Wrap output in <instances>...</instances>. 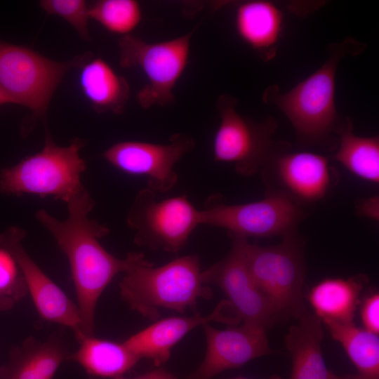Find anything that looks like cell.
I'll return each mask as SVG.
<instances>
[{
  "instance_id": "cell-27",
  "label": "cell",
  "mask_w": 379,
  "mask_h": 379,
  "mask_svg": "<svg viewBox=\"0 0 379 379\" xmlns=\"http://www.w3.org/2000/svg\"><path fill=\"white\" fill-rule=\"evenodd\" d=\"M41 8L48 15H58L65 20L77 32L81 38L91 41L88 31L90 19L86 1L84 0H42Z\"/></svg>"
},
{
  "instance_id": "cell-2",
  "label": "cell",
  "mask_w": 379,
  "mask_h": 379,
  "mask_svg": "<svg viewBox=\"0 0 379 379\" xmlns=\"http://www.w3.org/2000/svg\"><path fill=\"white\" fill-rule=\"evenodd\" d=\"M366 48L364 43L352 37L330 44L328 57L315 72L287 92L276 84L265 89L262 101L279 109L291 124L300 148L321 147L333 151L338 133L347 117L337 110L335 77L340 61L354 57Z\"/></svg>"
},
{
  "instance_id": "cell-13",
  "label": "cell",
  "mask_w": 379,
  "mask_h": 379,
  "mask_svg": "<svg viewBox=\"0 0 379 379\" xmlns=\"http://www.w3.org/2000/svg\"><path fill=\"white\" fill-rule=\"evenodd\" d=\"M192 138L183 133L172 135L164 144L122 141L102 154L110 165L123 173L145 177L147 188L156 194L170 191L178 182L175 164L194 147Z\"/></svg>"
},
{
  "instance_id": "cell-32",
  "label": "cell",
  "mask_w": 379,
  "mask_h": 379,
  "mask_svg": "<svg viewBox=\"0 0 379 379\" xmlns=\"http://www.w3.org/2000/svg\"><path fill=\"white\" fill-rule=\"evenodd\" d=\"M232 379H252V378L238 377V378H232ZM268 379H282V378L279 377V376H273V377H271L270 378H268Z\"/></svg>"
},
{
  "instance_id": "cell-15",
  "label": "cell",
  "mask_w": 379,
  "mask_h": 379,
  "mask_svg": "<svg viewBox=\"0 0 379 379\" xmlns=\"http://www.w3.org/2000/svg\"><path fill=\"white\" fill-rule=\"evenodd\" d=\"M206 340V354L189 379H211L217 374L239 368L248 361L274 352L270 347L266 330L243 324L218 329L203 325Z\"/></svg>"
},
{
  "instance_id": "cell-31",
  "label": "cell",
  "mask_w": 379,
  "mask_h": 379,
  "mask_svg": "<svg viewBox=\"0 0 379 379\" xmlns=\"http://www.w3.org/2000/svg\"><path fill=\"white\" fill-rule=\"evenodd\" d=\"M15 104L11 97L0 86V105Z\"/></svg>"
},
{
  "instance_id": "cell-6",
  "label": "cell",
  "mask_w": 379,
  "mask_h": 379,
  "mask_svg": "<svg viewBox=\"0 0 379 379\" xmlns=\"http://www.w3.org/2000/svg\"><path fill=\"white\" fill-rule=\"evenodd\" d=\"M331 158L278 143L260 173L265 194L284 198L307 211L333 194L339 179Z\"/></svg>"
},
{
  "instance_id": "cell-1",
  "label": "cell",
  "mask_w": 379,
  "mask_h": 379,
  "mask_svg": "<svg viewBox=\"0 0 379 379\" xmlns=\"http://www.w3.org/2000/svg\"><path fill=\"white\" fill-rule=\"evenodd\" d=\"M68 216L60 220L44 209L36 212V220L53 237L65 254L74 281L83 332L94 335L95 311L105 288L115 276L126 272L144 259L141 253H129L119 258L109 253L99 239L109 228L89 214L95 206L85 188L67 203Z\"/></svg>"
},
{
  "instance_id": "cell-16",
  "label": "cell",
  "mask_w": 379,
  "mask_h": 379,
  "mask_svg": "<svg viewBox=\"0 0 379 379\" xmlns=\"http://www.w3.org/2000/svg\"><path fill=\"white\" fill-rule=\"evenodd\" d=\"M211 321L230 325L241 322L231 304L227 300L218 303L213 311L205 316L172 317L156 321L127 338L126 346L139 359H147L156 366L166 363L172 348L196 327Z\"/></svg>"
},
{
  "instance_id": "cell-22",
  "label": "cell",
  "mask_w": 379,
  "mask_h": 379,
  "mask_svg": "<svg viewBox=\"0 0 379 379\" xmlns=\"http://www.w3.org/2000/svg\"><path fill=\"white\" fill-rule=\"evenodd\" d=\"M79 346L69 359L78 363L89 375L115 378L122 376L140 360L123 343L84 335Z\"/></svg>"
},
{
  "instance_id": "cell-8",
  "label": "cell",
  "mask_w": 379,
  "mask_h": 379,
  "mask_svg": "<svg viewBox=\"0 0 379 379\" xmlns=\"http://www.w3.org/2000/svg\"><path fill=\"white\" fill-rule=\"evenodd\" d=\"M195 30L158 42H147L132 34L119 39L120 65L138 67L147 79L136 95L141 107H165L175 102L174 88L187 66Z\"/></svg>"
},
{
  "instance_id": "cell-30",
  "label": "cell",
  "mask_w": 379,
  "mask_h": 379,
  "mask_svg": "<svg viewBox=\"0 0 379 379\" xmlns=\"http://www.w3.org/2000/svg\"><path fill=\"white\" fill-rule=\"evenodd\" d=\"M113 379H175L174 377L164 369H155L142 375L134 377L126 378L124 375Z\"/></svg>"
},
{
  "instance_id": "cell-20",
  "label": "cell",
  "mask_w": 379,
  "mask_h": 379,
  "mask_svg": "<svg viewBox=\"0 0 379 379\" xmlns=\"http://www.w3.org/2000/svg\"><path fill=\"white\" fill-rule=\"evenodd\" d=\"M366 281L363 274L348 279L326 278L311 288L307 298L314 314L324 323L354 321Z\"/></svg>"
},
{
  "instance_id": "cell-28",
  "label": "cell",
  "mask_w": 379,
  "mask_h": 379,
  "mask_svg": "<svg viewBox=\"0 0 379 379\" xmlns=\"http://www.w3.org/2000/svg\"><path fill=\"white\" fill-rule=\"evenodd\" d=\"M360 317L363 328L378 335L379 333V295L374 292L368 295L361 303Z\"/></svg>"
},
{
  "instance_id": "cell-14",
  "label": "cell",
  "mask_w": 379,
  "mask_h": 379,
  "mask_svg": "<svg viewBox=\"0 0 379 379\" xmlns=\"http://www.w3.org/2000/svg\"><path fill=\"white\" fill-rule=\"evenodd\" d=\"M25 237L22 228L9 227L0 234V246L15 260L39 315L46 321L72 328L77 338L85 335L77 305L29 256L22 246Z\"/></svg>"
},
{
  "instance_id": "cell-7",
  "label": "cell",
  "mask_w": 379,
  "mask_h": 379,
  "mask_svg": "<svg viewBox=\"0 0 379 379\" xmlns=\"http://www.w3.org/2000/svg\"><path fill=\"white\" fill-rule=\"evenodd\" d=\"M91 53L65 62L47 58L36 51L0 40V86L15 104L32 111V120L43 119L65 74L81 67Z\"/></svg>"
},
{
  "instance_id": "cell-21",
  "label": "cell",
  "mask_w": 379,
  "mask_h": 379,
  "mask_svg": "<svg viewBox=\"0 0 379 379\" xmlns=\"http://www.w3.org/2000/svg\"><path fill=\"white\" fill-rule=\"evenodd\" d=\"M66 347L55 338L27 340L1 370L3 379H53L61 364L69 359Z\"/></svg>"
},
{
  "instance_id": "cell-11",
  "label": "cell",
  "mask_w": 379,
  "mask_h": 379,
  "mask_svg": "<svg viewBox=\"0 0 379 379\" xmlns=\"http://www.w3.org/2000/svg\"><path fill=\"white\" fill-rule=\"evenodd\" d=\"M309 211L288 200L265 194L260 200L227 204L220 194L211 196L201 210V223L225 229L228 234L248 239L281 236L298 231Z\"/></svg>"
},
{
  "instance_id": "cell-17",
  "label": "cell",
  "mask_w": 379,
  "mask_h": 379,
  "mask_svg": "<svg viewBox=\"0 0 379 379\" xmlns=\"http://www.w3.org/2000/svg\"><path fill=\"white\" fill-rule=\"evenodd\" d=\"M284 20L283 11L274 3L252 0L237 6L234 25L241 40L267 62L277 54Z\"/></svg>"
},
{
  "instance_id": "cell-9",
  "label": "cell",
  "mask_w": 379,
  "mask_h": 379,
  "mask_svg": "<svg viewBox=\"0 0 379 379\" xmlns=\"http://www.w3.org/2000/svg\"><path fill=\"white\" fill-rule=\"evenodd\" d=\"M238 100L228 93L220 95L216 107L220 124L213 140L215 161L231 164L244 177L260 173L278 141L272 139L277 128L273 117L261 121L241 114Z\"/></svg>"
},
{
  "instance_id": "cell-5",
  "label": "cell",
  "mask_w": 379,
  "mask_h": 379,
  "mask_svg": "<svg viewBox=\"0 0 379 379\" xmlns=\"http://www.w3.org/2000/svg\"><path fill=\"white\" fill-rule=\"evenodd\" d=\"M305 240L298 231L282 237L276 245L261 246L241 237L248 270L259 289L281 318H300L308 312L302 286L306 274Z\"/></svg>"
},
{
  "instance_id": "cell-26",
  "label": "cell",
  "mask_w": 379,
  "mask_h": 379,
  "mask_svg": "<svg viewBox=\"0 0 379 379\" xmlns=\"http://www.w3.org/2000/svg\"><path fill=\"white\" fill-rule=\"evenodd\" d=\"M27 292L15 260L8 250L0 246V309L11 307Z\"/></svg>"
},
{
  "instance_id": "cell-4",
  "label": "cell",
  "mask_w": 379,
  "mask_h": 379,
  "mask_svg": "<svg viewBox=\"0 0 379 379\" xmlns=\"http://www.w3.org/2000/svg\"><path fill=\"white\" fill-rule=\"evenodd\" d=\"M85 144L75 138L67 146H58L46 133L40 152L0 171V193L51 197L67 204L85 189L81 179L86 163L79 154Z\"/></svg>"
},
{
  "instance_id": "cell-18",
  "label": "cell",
  "mask_w": 379,
  "mask_h": 379,
  "mask_svg": "<svg viewBox=\"0 0 379 379\" xmlns=\"http://www.w3.org/2000/svg\"><path fill=\"white\" fill-rule=\"evenodd\" d=\"M298 320L285 337L292 361L288 379H333L334 373L328 370L323 357L321 321L308 312Z\"/></svg>"
},
{
  "instance_id": "cell-12",
  "label": "cell",
  "mask_w": 379,
  "mask_h": 379,
  "mask_svg": "<svg viewBox=\"0 0 379 379\" xmlns=\"http://www.w3.org/2000/svg\"><path fill=\"white\" fill-rule=\"evenodd\" d=\"M228 235L232 241L229 253L202 271V280L222 289L243 324L267 331L283 319L253 281L244 257L241 237Z\"/></svg>"
},
{
  "instance_id": "cell-23",
  "label": "cell",
  "mask_w": 379,
  "mask_h": 379,
  "mask_svg": "<svg viewBox=\"0 0 379 379\" xmlns=\"http://www.w3.org/2000/svg\"><path fill=\"white\" fill-rule=\"evenodd\" d=\"M347 117L338 133V142L330 157L349 172L366 182H379V137L356 135Z\"/></svg>"
},
{
  "instance_id": "cell-29",
  "label": "cell",
  "mask_w": 379,
  "mask_h": 379,
  "mask_svg": "<svg viewBox=\"0 0 379 379\" xmlns=\"http://www.w3.org/2000/svg\"><path fill=\"white\" fill-rule=\"evenodd\" d=\"M355 211L357 215L371 219L373 221L379 220V197L374 195L370 197L361 198L355 201Z\"/></svg>"
},
{
  "instance_id": "cell-3",
  "label": "cell",
  "mask_w": 379,
  "mask_h": 379,
  "mask_svg": "<svg viewBox=\"0 0 379 379\" xmlns=\"http://www.w3.org/2000/svg\"><path fill=\"white\" fill-rule=\"evenodd\" d=\"M201 274L199 258L194 254L156 267L145 258L125 272L119 283L120 295L131 310L156 320L160 309L184 313L196 309L199 299L211 298L212 291Z\"/></svg>"
},
{
  "instance_id": "cell-24",
  "label": "cell",
  "mask_w": 379,
  "mask_h": 379,
  "mask_svg": "<svg viewBox=\"0 0 379 379\" xmlns=\"http://www.w3.org/2000/svg\"><path fill=\"white\" fill-rule=\"evenodd\" d=\"M332 338L344 348L363 379H379V338L351 322H326Z\"/></svg>"
},
{
  "instance_id": "cell-25",
  "label": "cell",
  "mask_w": 379,
  "mask_h": 379,
  "mask_svg": "<svg viewBox=\"0 0 379 379\" xmlns=\"http://www.w3.org/2000/svg\"><path fill=\"white\" fill-rule=\"evenodd\" d=\"M90 19L111 33L121 36L131 33L142 20V9L135 0H100L88 9Z\"/></svg>"
},
{
  "instance_id": "cell-10",
  "label": "cell",
  "mask_w": 379,
  "mask_h": 379,
  "mask_svg": "<svg viewBox=\"0 0 379 379\" xmlns=\"http://www.w3.org/2000/svg\"><path fill=\"white\" fill-rule=\"evenodd\" d=\"M146 187L135 195L127 215V225L134 231V242L152 250L175 253L187 243L201 225V210L185 194L158 199Z\"/></svg>"
},
{
  "instance_id": "cell-19",
  "label": "cell",
  "mask_w": 379,
  "mask_h": 379,
  "mask_svg": "<svg viewBox=\"0 0 379 379\" xmlns=\"http://www.w3.org/2000/svg\"><path fill=\"white\" fill-rule=\"evenodd\" d=\"M81 67L79 84L93 109L121 114L130 98L126 79L100 58H90Z\"/></svg>"
}]
</instances>
